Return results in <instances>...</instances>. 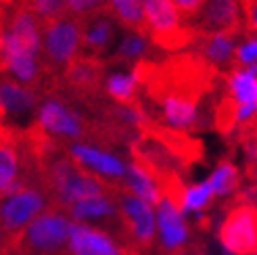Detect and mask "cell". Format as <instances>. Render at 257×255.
Segmentation results:
<instances>
[{"label":"cell","mask_w":257,"mask_h":255,"mask_svg":"<svg viewBox=\"0 0 257 255\" xmlns=\"http://www.w3.org/2000/svg\"><path fill=\"white\" fill-rule=\"evenodd\" d=\"M73 220L61 207H50L25 228L3 255H69Z\"/></svg>","instance_id":"6da1fadb"},{"label":"cell","mask_w":257,"mask_h":255,"mask_svg":"<svg viewBox=\"0 0 257 255\" xmlns=\"http://www.w3.org/2000/svg\"><path fill=\"white\" fill-rule=\"evenodd\" d=\"M42 55L46 71L63 78L75 61L84 55V25L71 15L42 28Z\"/></svg>","instance_id":"7a4b0ae2"},{"label":"cell","mask_w":257,"mask_h":255,"mask_svg":"<svg viewBox=\"0 0 257 255\" xmlns=\"http://www.w3.org/2000/svg\"><path fill=\"white\" fill-rule=\"evenodd\" d=\"M50 207H53V199L44 184H28L17 193L3 197V205H0L3 249H9L25 232V228Z\"/></svg>","instance_id":"3957f363"},{"label":"cell","mask_w":257,"mask_h":255,"mask_svg":"<svg viewBox=\"0 0 257 255\" xmlns=\"http://www.w3.org/2000/svg\"><path fill=\"white\" fill-rule=\"evenodd\" d=\"M145 17L147 34L159 50L178 53L190 48L195 34L190 32L188 21L172 0H145Z\"/></svg>","instance_id":"277c9868"},{"label":"cell","mask_w":257,"mask_h":255,"mask_svg":"<svg viewBox=\"0 0 257 255\" xmlns=\"http://www.w3.org/2000/svg\"><path fill=\"white\" fill-rule=\"evenodd\" d=\"M220 243L228 255H255L257 251V205L236 203L220 226Z\"/></svg>","instance_id":"5b68a950"},{"label":"cell","mask_w":257,"mask_h":255,"mask_svg":"<svg viewBox=\"0 0 257 255\" xmlns=\"http://www.w3.org/2000/svg\"><path fill=\"white\" fill-rule=\"evenodd\" d=\"M115 197L119 203L121 220L125 224L130 243L143 253L149 251L153 245H157V211L153 205L140 197L132 195L130 190L117 188Z\"/></svg>","instance_id":"8992f818"},{"label":"cell","mask_w":257,"mask_h":255,"mask_svg":"<svg viewBox=\"0 0 257 255\" xmlns=\"http://www.w3.org/2000/svg\"><path fill=\"white\" fill-rule=\"evenodd\" d=\"M65 147H67V153L73 157V161H78L84 170L98 176L100 180H105L113 188L123 186L127 163L130 161L119 157L115 151L105 149L102 145H94V143H71Z\"/></svg>","instance_id":"52a82bcc"},{"label":"cell","mask_w":257,"mask_h":255,"mask_svg":"<svg viewBox=\"0 0 257 255\" xmlns=\"http://www.w3.org/2000/svg\"><path fill=\"white\" fill-rule=\"evenodd\" d=\"M157 211V251L159 255H182L188 251L190 226L184 218L182 209L170 197L155 207Z\"/></svg>","instance_id":"ba28073f"},{"label":"cell","mask_w":257,"mask_h":255,"mask_svg":"<svg viewBox=\"0 0 257 255\" xmlns=\"http://www.w3.org/2000/svg\"><path fill=\"white\" fill-rule=\"evenodd\" d=\"M188 28L195 36L242 30V0H205V5L188 21Z\"/></svg>","instance_id":"9c48e42d"},{"label":"cell","mask_w":257,"mask_h":255,"mask_svg":"<svg viewBox=\"0 0 257 255\" xmlns=\"http://www.w3.org/2000/svg\"><path fill=\"white\" fill-rule=\"evenodd\" d=\"M69 255H143L125 245L113 232L98 226L73 222L69 238Z\"/></svg>","instance_id":"30bf717a"},{"label":"cell","mask_w":257,"mask_h":255,"mask_svg":"<svg viewBox=\"0 0 257 255\" xmlns=\"http://www.w3.org/2000/svg\"><path fill=\"white\" fill-rule=\"evenodd\" d=\"M44 100V94L34 90L30 86H23L13 78H3L0 84V113H3V125L23 128V119H28L32 113L36 117Z\"/></svg>","instance_id":"8fae6325"},{"label":"cell","mask_w":257,"mask_h":255,"mask_svg":"<svg viewBox=\"0 0 257 255\" xmlns=\"http://www.w3.org/2000/svg\"><path fill=\"white\" fill-rule=\"evenodd\" d=\"M238 44H240L238 34H232V32L201 34V36H195V40H192L190 53L201 57L217 73H228L234 69Z\"/></svg>","instance_id":"7c38bea8"},{"label":"cell","mask_w":257,"mask_h":255,"mask_svg":"<svg viewBox=\"0 0 257 255\" xmlns=\"http://www.w3.org/2000/svg\"><path fill=\"white\" fill-rule=\"evenodd\" d=\"M121 188L130 190L132 195L140 197L153 207H157L165 197L163 180L153 170H149L147 165H143L136 159H130V163H127V174H125Z\"/></svg>","instance_id":"4fadbf2b"},{"label":"cell","mask_w":257,"mask_h":255,"mask_svg":"<svg viewBox=\"0 0 257 255\" xmlns=\"http://www.w3.org/2000/svg\"><path fill=\"white\" fill-rule=\"evenodd\" d=\"M115 21L111 13H98L94 17L82 21L84 25V55L105 59L102 55L109 50L111 42L115 40Z\"/></svg>","instance_id":"5bb4252c"},{"label":"cell","mask_w":257,"mask_h":255,"mask_svg":"<svg viewBox=\"0 0 257 255\" xmlns=\"http://www.w3.org/2000/svg\"><path fill=\"white\" fill-rule=\"evenodd\" d=\"M155 50H159V48L151 42L149 34L125 32V36L121 38V42L117 44V48H115V53L109 61L117 63V65H127L132 69L134 65L145 63V61H155L157 63Z\"/></svg>","instance_id":"9a60e30c"},{"label":"cell","mask_w":257,"mask_h":255,"mask_svg":"<svg viewBox=\"0 0 257 255\" xmlns=\"http://www.w3.org/2000/svg\"><path fill=\"white\" fill-rule=\"evenodd\" d=\"M105 98L115 105H140L143 98V82L134 69L130 71H113L107 75L102 86Z\"/></svg>","instance_id":"2e32d148"},{"label":"cell","mask_w":257,"mask_h":255,"mask_svg":"<svg viewBox=\"0 0 257 255\" xmlns=\"http://www.w3.org/2000/svg\"><path fill=\"white\" fill-rule=\"evenodd\" d=\"M109 13L125 32L147 34L145 0H109Z\"/></svg>","instance_id":"e0dca14e"},{"label":"cell","mask_w":257,"mask_h":255,"mask_svg":"<svg viewBox=\"0 0 257 255\" xmlns=\"http://www.w3.org/2000/svg\"><path fill=\"white\" fill-rule=\"evenodd\" d=\"M207 182H209V186L213 190L215 199H226V197L234 195V193H238V190H240L242 176H240V170L236 168L234 161L222 159L213 168V172L209 174Z\"/></svg>","instance_id":"ac0fdd59"},{"label":"cell","mask_w":257,"mask_h":255,"mask_svg":"<svg viewBox=\"0 0 257 255\" xmlns=\"http://www.w3.org/2000/svg\"><path fill=\"white\" fill-rule=\"evenodd\" d=\"M215 201V195L209 186V182H197V184H186L182 190V197H180L178 207L182 209V213H205L207 207Z\"/></svg>","instance_id":"d6986e66"},{"label":"cell","mask_w":257,"mask_h":255,"mask_svg":"<svg viewBox=\"0 0 257 255\" xmlns=\"http://www.w3.org/2000/svg\"><path fill=\"white\" fill-rule=\"evenodd\" d=\"M25 5H28V9L38 19H40L42 28L69 15L67 0H25Z\"/></svg>","instance_id":"ffe728a7"},{"label":"cell","mask_w":257,"mask_h":255,"mask_svg":"<svg viewBox=\"0 0 257 255\" xmlns=\"http://www.w3.org/2000/svg\"><path fill=\"white\" fill-rule=\"evenodd\" d=\"M67 11L75 19H88L109 11V0H67Z\"/></svg>","instance_id":"44dd1931"},{"label":"cell","mask_w":257,"mask_h":255,"mask_svg":"<svg viewBox=\"0 0 257 255\" xmlns=\"http://www.w3.org/2000/svg\"><path fill=\"white\" fill-rule=\"evenodd\" d=\"M242 32L247 38H257V0H242Z\"/></svg>","instance_id":"7402d4cb"},{"label":"cell","mask_w":257,"mask_h":255,"mask_svg":"<svg viewBox=\"0 0 257 255\" xmlns=\"http://www.w3.org/2000/svg\"><path fill=\"white\" fill-rule=\"evenodd\" d=\"M172 3H174V5L178 7V11L184 15V19L190 21V19L201 11V7L205 5V0H172Z\"/></svg>","instance_id":"603a6c76"},{"label":"cell","mask_w":257,"mask_h":255,"mask_svg":"<svg viewBox=\"0 0 257 255\" xmlns=\"http://www.w3.org/2000/svg\"><path fill=\"white\" fill-rule=\"evenodd\" d=\"M15 3H19V0H3V7H7V5H15Z\"/></svg>","instance_id":"cb8c5ba5"},{"label":"cell","mask_w":257,"mask_h":255,"mask_svg":"<svg viewBox=\"0 0 257 255\" xmlns=\"http://www.w3.org/2000/svg\"><path fill=\"white\" fill-rule=\"evenodd\" d=\"M195 255H203V253H195Z\"/></svg>","instance_id":"d4e9b609"},{"label":"cell","mask_w":257,"mask_h":255,"mask_svg":"<svg viewBox=\"0 0 257 255\" xmlns=\"http://www.w3.org/2000/svg\"><path fill=\"white\" fill-rule=\"evenodd\" d=\"M182 255H188V253H182Z\"/></svg>","instance_id":"484cf974"}]
</instances>
